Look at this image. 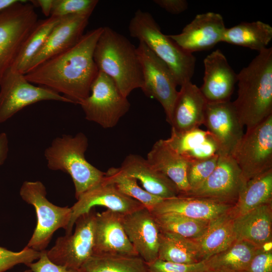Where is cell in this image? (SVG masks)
<instances>
[{
    "mask_svg": "<svg viewBox=\"0 0 272 272\" xmlns=\"http://www.w3.org/2000/svg\"><path fill=\"white\" fill-rule=\"evenodd\" d=\"M9 152V140L5 132L0 133V166L6 160Z\"/></svg>",
    "mask_w": 272,
    "mask_h": 272,
    "instance_id": "obj_44",
    "label": "cell"
},
{
    "mask_svg": "<svg viewBox=\"0 0 272 272\" xmlns=\"http://www.w3.org/2000/svg\"><path fill=\"white\" fill-rule=\"evenodd\" d=\"M27 2L20 0L0 12V83L38 21L34 6Z\"/></svg>",
    "mask_w": 272,
    "mask_h": 272,
    "instance_id": "obj_7",
    "label": "cell"
},
{
    "mask_svg": "<svg viewBox=\"0 0 272 272\" xmlns=\"http://www.w3.org/2000/svg\"><path fill=\"white\" fill-rule=\"evenodd\" d=\"M122 215L109 210L96 213L93 254L139 256L124 230Z\"/></svg>",
    "mask_w": 272,
    "mask_h": 272,
    "instance_id": "obj_19",
    "label": "cell"
},
{
    "mask_svg": "<svg viewBox=\"0 0 272 272\" xmlns=\"http://www.w3.org/2000/svg\"><path fill=\"white\" fill-rule=\"evenodd\" d=\"M46 100L73 103L48 88L34 86L26 79L25 75L10 68L0 83V123L24 108Z\"/></svg>",
    "mask_w": 272,
    "mask_h": 272,
    "instance_id": "obj_11",
    "label": "cell"
},
{
    "mask_svg": "<svg viewBox=\"0 0 272 272\" xmlns=\"http://www.w3.org/2000/svg\"><path fill=\"white\" fill-rule=\"evenodd\" d=\"M258 249L247 241L236 240L226 249L203 262L208 270L244 272Z\"/></svg>",
    "mask_w": 272,
    "mask_h": 272,
    "instance_id": "obj_27",
    "label": "cell"
},
{
    "mask_svg": "<svg viewBox=\"0 0 272 272\" xmlns=\"http://www.w3.org/2000/svg\"><path fill=\"white\" fill-rule=\"evenodd\" d=\"M103 27L84 34L74 46L25 74L32 84L48 88L80 104L90 93L99 70L94 52Z\"/></svg>",
    "mask_w": 272,
    "mask_h": 272,
    "instance_id": "obj_1",
    "label": "cell"
},
{
    "mask_svg": "<svg viewBox=\"0 0 272 272\" xmlns=\"http://www.w3.org/2000/svg\"><path fill=\"white\" fill-rule=\"evenodd\" d=\"M20 0H0V12L18 3Z\"/></svg>",
    "mask_w": 272,
    "mask_h": 272,
    "instance_id": "obj_46",
    "label": "cell"
},
{
    "mask_svg": "<svg viewBox=\"0 0 272 272\" xmlns=\"http://www.w3.org/2000/svg\"><path fill=\"white\" fill-rule=\"evenodd\" d=\"M244 185L241 171L233 157L219 155L217 164L207 179L184 195L235 205Z\"/></svg>",
    "mask_w": 272,
    "mask_h": 272,
    "instance_id": "obj_13",
    "label": "cell"
},
{
    "mask_svg": "<svg viewBox=\"0 0 272 272\" xmlns=\"http://www.w3.org/2000/svg\"><path fill=\"white\" fill-rule=\"evenodd\" d=\"M232 157L241 171L244 184L272 169V114L247 129Z\"/></svg>",
    "mask_w": 272,
    "mask_h": 272,
    "instance_id": "obj_8",
    "label": "cell"
},
{
    "mask_svg": "<svg viewBox=\"0 0 272 272\" xmlns=\"http://www.w3.org/2000/svg\"><path fill=\"white\" fill-rule=\"evenodd\" d=\"M104 179L122 193L140 202L150 212L164 199L140 187L135 178L124 173L119 167L109 168L105 172Z\"/></svg>",
    "mask_w": 272,
    "mask_h": 272,
    "instance_id": "obj_33",
    "label": "cell"
},
{
    "mask_svg": "<svg viewBox=\"0 0 272 272\" xmlns=\"http://www.w3.org/2000/svg\"><path fill=\"white\" fill-rule=\"evenodd\" d=\"M82 272H150L139 256L93 254L81 269Z\"/></svg>",
    "mask_w": 272,
    "mask_h": 272,
    "instance_id": "obj_32",
    "label": "cell"
},
{
    "mask_svg": "<svg viewBox=\"0 0 272 272\" xmlns=\"http://www.w3.org/2000/svg\"><path fill=\"white\" fill-rule=\"evenodd\" d=\"M60 18L50 16L38 20L23 43L11 68L25 75L29 63L43 46Z\"/></svg>",
    "mask_w": 272,
    "mask_h": 272,
    "instance_id": "obj_30",
    "label": "cell"
},
{
    "mask_svg": "<svg viewBox=\"0 0 272 272\" xmlns=\"http://www.w3.org/2000/svg\"><path fill=\"white\" fill-rule=\"evenodd\" d=\"M209 133L207 130L199 128L183 131L171 129L170 137L165 141L171 149L185 159L190 152L205 140Z\"/></svg>",
    "mask_w": 272,
    "mask_h": 272,
    "instance_id": "obj_35",
    "label": "cell"
},
{
    "mask_svg": "<svg viewBox=\"0 0 272 272\" xmlns=\"http://www.w3.org/2000/svg\"><path fill=\"white\" fill-rule=\"evenodd\" d=\"M126 234L138 255L146 262L158 258L160 231L154 215L143 208L122 215Z\"/></svg>",
    "mask_w": 272,
    "mask_h": 272,
    "instance_id": "obj_17",
    "label": "cell"
},
{
    "mask_svg": "<svg viewBox=\"0 0 272 272\" xmlns=\"http://www.w3.org/2000/svg\"><path fill=\"white\" fill-rule=\"evenodd\" d=\"M158 259L183 264L201 262L196 244L193 240L161 232Z\"/></svg>",
    "mask_w": 272,
    "mask_h": 272,
    "instance_id": "obj_31",
    "label": "cell"
},
{
    "mask_svg": "<svg viewBox=\"0 0 272 272\" xmlns=\"http://www.w3.org/2000/svg\"><path fill=\"white\" fill-rule=\"evenodd\" d=\"M203 83L199 89L207 102L230 100L235 84L236 74L219 49L212 51L203 60Z\"/></svg>",
    "mask_w": 272,
    "mask_h": 272,
    "instance_id": "obj_20",
    "label": "cell"
},
{
    "mask_svg": "<svg viewBox=\"0 0 272 272\" xmlns=\"http://www.w3.org/2000/svg\"><path fill=\"white\" fill-rule=\"evenodd\" d=\"M98 3L97 0H53L50 16L61 18L70 15L92 14Z\"/></svg>",
    "mask_w": 272,
    "mask_h": 272,
    "instance_id": "obj_37",
    "label": "cell"
},
{
    "mask_svg": "<svg viewBox=\"0 0 272 272\" xmlns=\"http://www.w3.org/2000/svg\"><path fill=\"white\" fill-rule=\"evenodd\" d=\"M272 39V27L260 21L242 22L225 30L222 42L247 47L258 52Z\"/></svg>",
    "mask_w": 272,
    "mask_h": 272,
    "instance_id": "obj_28",
    "label": "cell"
},
{
    "mask_svg": "<svg viewBox=\"0 0 272 272\" xmlns=\"http://www.w3.org/2000/svg\"><path fill=\"white\" fill-rule=\"evenodd\" d=\"M244 272H272V251L259 248Z\"/></svg>",
    "mask_w": 272,
    "mask_h": 272,
    "instance_id": "obj_42",
    "label": "cell"
},
{
    "mask_svg": "<svg viewBox=\"0 0 272 272\" xmlns=\"http://www.w3.org/2000/svg\"><path fill=\"white\" fill-rule=\"evenodd\" d=\"M91 13L61 17L41 49L29 63L25 74L43 62L74 46L84 35Z\"/></svg>",
    "mask_w": 272,
    "mask_h": 272,
    "instance_id": "obj_18",
    "label": "cell"
},
{
    "mask_svg": "<svg viewBox=\"0 0 272 272\" xmlns=\"http://www.w3.org/2000/svg\"><path fill=\"white\" fill-rule=\"evenodd\" d=\"M219 156L188 162L186 174L190 191L200 186L210 176L217 164Z\"/></svg>",
    "mask_w": 272,
    "mask_h": 272,
    "instance_id": "obj_36",
    "label": "cell"
},
{
    "mask_svg": "<svg viewBox=\"0 0 272 272\" xmlns=\"http://www.w3.org/2000/svg\"><path fill=\"white\" fill-rule=\"evenodd\" d=\"M88 140L83 132L74 136L63 134L54 139L44 151L48 168L67 173L71 177L79 197L103 180L105 172L100 170L85 158Z\"/></svg>",
    "mask_w": 272,
    "mask_h": 272,
    "instance_id": "obj_4",
    "label": "cell"
},
{
    "mask_svg": "<svg viewBox=\"0 0 272 272\" xmlns=\"http://www.w3.org/2000/svg\"><path fill=\"white\" fill-rule=\"evenodd\" d=\"M80 105L87 120L104 128L116 126L130 106L114 81L100 71L91 86L90 95Z\"/></svg>",
    "mask_w": 272,
    "mask_h": 272,
    "instance_id": "obj_9",
    "label": "cell"
},
{
    "mask_svg": "<svg viewBox=\"0 0 272 272\" xmlns=\"http://www.w3.org/2000/svg\"><path fill=\"white\" fill-rule=\"evenodd\" d=\"M207 101L199 88L189 82L181 86L169 123L171 129L183 131L203 124Z\"/></svg>",
    "mask_w": 272,
    "mask_h": 272,
    "instance_id": "obj_21",
    "label": "cell"
},
{
    "mask_svg": "<svg viewBox=\"0 0 272 272\" xmlns=\"http://www.w3.org/2000/svg\"><path fill=\"white\" fill-rule=\"evenodd\" d=\"M30 3L34 7H39L46 17L50 16L53 0L30 1Z\"/></svg>",
    "mask_w": 272,
    "mask_h": 272,
    "instance_id": "obj_45",
    "label": "cell"
},
{
    "mask_svg": "<svg viewBox=\"0 0 272 272\" xmlns=\"http://www.w3.org/2000/svg\"><path fill=\"white\" fill-rule=\"evenodd\" d=\"M232 209L211 221L204 233L193 240L201 261L226 249L236 240L234 228L235 217Z\"/></svg>",
    "mask_w": 272,
    "mask_h": 272,
    "instance_id": "obj_26",
    "label": "cell"
},
{
    "mask_svg": "<svg viewBox=\"0 0 272 272\" xmlns=\"http://www.w3.org/2000/svg\"><path fill=\"white\" fill-rule=\"evenodd\" d=\"M147 264L150 272H204L208 269L203 261L193 264H183L157 259Z\"/></svg>",
    "mask_w": 272,
    "mask_h": 272,
    "instance_id": "obj_39",
    "label": "cell"
},
{
    "mask_svg": "<svg viewBox=\"0 0 272 272\" xmlns=\"http://www.w3.org/2000/svg\"><path fill=\"white\" fill-rule=\"evenodd\" d=\"M226 29L221 15L207 12L196 15L180 33L167 35L184 51L193 54L222 42Z\"/></svg>",
    "mask_w": 272,
    "mask_h": 272,
    "instance_id": "obj_16",
    "label": "cell"
},
{
    "mask_svg": "<svg viewBox=\"0 0 272 272\" xmlns=\"http://www.w3.org/2000/svg\"><path fill=\"white\" fill-rule=\"evenodd\" d=\"M96 206H102L124 215L145 208L138 201L120 192L113 184L104 179L84 192L71 207L72 216L65 234L72 233L76 220Z\"/></svg>",
    "mask_w": 272,
    "mask_h": 272,
    "instance_id": "obj_15",
    "label": "cell"
},
{
    "mask_svg": "<svg viewBox=\"0 0 272 272\" xmlns=\"http://www.w3.org/2000/svg\"><path fill=\"white\" fill-rule=\"evenodd\" d=\"M93 56L99 71L110 77L124 97L142 88L143 77L137 47L125 36L109 27H103Z\"/></svg>",
    "mask_w": 272,
    "mask_h": 272,
    "instance_id": "obj_3",
    "label": "cell"
},
{
    "mask_svg": "<svg viewBox=\"0 0 272 272\" xmlns=\"http://www.w3.org/2000/svg\"><path fill=\"white\" fill-rule=\"evenodd\" d=\"M234 228L236 240L247 241L258 248L272 242V202L235 217Z\"/></svg>",
    "mask_w": 272,
    "mask_h": 272,
    "instance_id": "obj_24",
    "label": "cell"
},
{
    "mask_svg": "<svg viewBox=\"0 0 272 272\" xmlns=\"http://www.w3.org/2000/svg\"><path fill=\"white\" fill-rule=\"evenodd\" d=\"M41 251H36L26 246L22 250L14 252L0 246V272H4L14 266L23 263L26 265L37 260Z\"/></svg>",
    "mask_w": 272,
    "mask_h": 272,
    "instance_id": "obj_38",
    "label": "cell"
},
{
    "mask_svg": "<svg viewBox=\"0 0 272 272\" xmlns=\"http://www.w3.org/2000/svg\"><path fill=\"white\" fill-rule=\"evenodd\" d=\"M119 168L124 173L139 181L143 189L155 196L167 199L179 195L174 183L140 155H127Z\"/></svg>",
    "mask_w": 272,
    "mask_h": 272,
    "instance_id": "obj_23",
    "label": "cell"
},
{
    "mask_svg": "<svg viewBox=\"0 0 272 272\" xmlns=\"http://www.w3.org/2000/svg\"><path fill=\"white\" fill-rule=\"evenodd\" d=\"M46 194V187L40 181H25L20 190L21 197L34 207L37 217L36 227L26 246L38 251L46 250L56 230H67L72 216L71 207L53 204Z\"/></svg>",
    "mask_w": 272,
    "mask_h": 272,
    "instance_id": "obj_6",
    "label": "cell"
},
{
    "mask_svg": "<svg viewBox=\"0 0 272 272\" xmlns=\"http://www.w3.org/2000/svg\"><path fill=\"white\" fill-rule=\"evenodd\" d=\"M204 272H225V271H216V270H206Z\"/></svg>",
    "mask_w": 272,
    "mask_h": 272,
    "instance_id": "obj_47",
    "label": "cell"
},
{
    "mask_svg": "<svg viewBox=\"0 0 272 272\" xmlns=\"http://www.w3.org/2000/svg\"><path fill=\"white\" fill-rule=\"evenodd\" d=\"M96 214L93 208L80 216L75 222L74 232L58 237L54 245L46 250L52 262L70 269L81 270L94 253Z\"/></svg>",
    "mask_w": 272,
    "mask_h": 272,
    "instance_id": "obj_10",
    "label": "cell"
},
{
    "mask_svg": "<svg viewBox=\"0 0 272 272\" xmlns=\"http://www.w3.org/2000/svg\"><path fill=\"white\" fill-rule=\"evenodd\" d=\"M146 159L174 183L179 195H186L190 191L186 174L188 162L171 149L165 140L155 143Z\"/></svg>",
    "mask_w": 272,
    "mask_h": 272,
    "instance_id": "obj_25",
    "label": "cell"
},
{
    "mask_svg": "<svg viewBox=\"0 0 272 272\" xmlns=\"http://www.w3.org/2000/svg\"><path fill=\"white\" fill-rule=\"evenodd\" d=\"M137 51L143 77L141 89L146 96L156 99L161 104L169 123L178 93L175 78L168 66L144 43L139 41Z\"/></svg>",
    "mask_w": 272,
    "mask_h": 272,
    "instance_id": "obj_12",
    "label": "cell"
},
{
    "mask_svg": "<svg viewBox=\"0 0 272 272\" xmlns=\"http://www.w3.org/2000/svg\"><path fill=\"white\" fill-rule=\"evenodd\" d=\"M234 206L206 198L178 195L164 199L151 212L154 215L174 213L194 220L211 221L230 211Z\"/></svg>",
    "mask_w": 272,
    "mask_h": 272,
    "instance_id": "obj_22",
    "label": "cell"
},
{
    "mask_svg": "<svg viewBox=\"0 0 272 272\" xmlns=\"http://www.w3.org/2000/svg\"><path fill=\"white\" fill-rule=\"evenodd\" d=\"M33 272H82L81 270H74L57 265L48 257L46 250L41 251L39 258L26 265Z\"/></svg>",
    "mask_w": 272,
    "mask_h": 272,
    "instance_id": "obj_41",
    "label": "cell"
},
{
    "mask_svg": "<svg viewBox=\"0 0 272 272\" xmlns=\"http://www.w3.org/2000/svg\"><path fill=\"white\" fill-rule=\"evenodd\" d=\"M272 202V169L247 182L232 209L235 217L263 204Z\"/></svg>",
    "mask_w": 272,
    "mask_h": 272,
    "instance_id": "obj_29",
    "label": "cell"
},
{
    "mask_svg": "<svg viewBox=\"0 0 272 272\" xmlns=\"http://www.w3.org/2000/svg\"><path fill=\"white\" fill-rule=\"evenodd\" d=\"M203 125L217 142L219 155L232 156L244 134L233 102H207Z\"/></svg>",
    "mask_w": 272,
    "mask_h": 272,
    "instance_id": "obj_14",
    "label": "cell"
},
{
    "mask_svg": "<svg viewBox=\"0 0 272 272\" xmlns=\"http://www.w3.org/2000/svg\"><path fill=\"white\" fill-rule=\"evenodd\" d=\"M220 154L218 144L210 133L205 140L185 157L187 162L208 159Z\"/></svg>",
    "mask_w": 272,
    "mask_h": 272,
    "instance_id": "obj_40",
    "label": "cell"
},
{
    "mask_svg": "<svg viewBox=\"0 0 272 272\" xmlns=\"http://www.w3.org/2000/svg\"><path fill=\"white\" fill-rule=\"evenodd\" d=\"M237 97L233 102L239 121L252 128L272 114V48L260 52L237 74Z\"/></svg>",
    "mask_w": 272,
    "mask_h": 272,
    "instance_id": "obj_2",
    "label": "cell"
},
{
    "mask_svg": "<svg viewBox=\"0 0 272 272\" xmlns=\"http://www.w3.org/2000/svg\"><path fill=\"white\" fill-rule=\"evenodd\" d=\"M128 30L131 37L144 43L168 66L178 85L181 86L191 81L194 72L195 57L163 34L150 13L137 10L129 22Z\"/></svg>",
    "mask_w": 272,
    "mask_h": 272,
    "instance_id": "obj_5",
    "label": "cell"
},
{
    "mask_svg": "<svg viewBox=\"0 0 272 272\" xmlns=\"http://www.w3.org/2000/svg\"><path fill=\"white\" fill-rule=\"evenodd\" d=\"M153 215L161 232L173 234L192 240L199 237L210 222L174 213Z\"/></svg>",
    "mask_w": 272,
    "mask_h": 272,
    "instance_id": "obj_34",
    "label": "cell"
},
{
    "mask_svg": "<svg viewBox=\"0 0 272 272\" xmlns=\"http://www.w3.org/2000/svg\"><path fill=\"white\" fill-rule=\"evenodd\" d=\"M23 272H33V271L29 268V269L25 270Z\"/></svg>",
    "mask_w": 272,
    "mask_h": 272,
    "instance_id": "obj_48",
    "label": "cell"
},
{
    "mask_svg": "<svg viewBox=\"0 0 272 272\" xmlns=\"http://www.w3.org/2000/svg\"><path fill=\"white\" fill-rule=\"evenodd\" d=\"M153 2L172 14H180L188 8V3L185 0H154Z\"/></svg>",
    "mask_w": 272,
    "mask_h": 272,
    "instance_id": "obj_43",
    "label": "cell"
}]
</instances>
